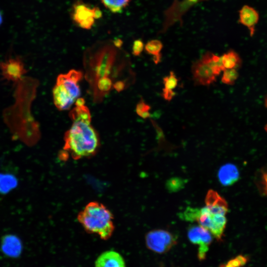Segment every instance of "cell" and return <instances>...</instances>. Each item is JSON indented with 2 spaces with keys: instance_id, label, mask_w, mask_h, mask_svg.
Instances as JSON below:
<instances>
[{
  "instance_id": "5",
  "label": "cell",
  "mask_w": 267,
  "mask_h": 267,
  "mask_svg": "<svg viewBox=\"0 0 267 267\" xmlns=\"http://www.w3.org/2000/svg\"><path fill=\"white\" fill-rule=\"evenodd\" d=\"M209 0H174L173 3L163 12L164 21L162 27L158 34L166 32L168 29L177 22L182 26L183 16L193 6L199 2Z\"/></svg>"
},
{
  "instance_id": "15",
  "label": "cell",
  "mask_w": 267,
  "mask_h": 267,
  "mask_svg": "<svg viewBox=\"0 0 267 267\" xmlns=\"http://www.w3.org/2000/svg\"><path fill=\"white\" fill-rule=\"evenodd\" d=\"M239 177V173L236 166L227 163L221 166L218 172L220 182L223 186H230L236 182Z\"/></svg>"
},
{
  "instance_id": "11",
  "label": "cell",
  "mask_w": 267,
  "mask_h": 267,
  "mask_svg": "<svg viewBox=\"0 0 267 267\" xmlns=\"http://www.w3.org/2000/svg\"><path fill=\"white\" fill-rule=\"evenodd\" d=\"M52 96L55 107L60 111L69 109L76 100L60 84L56 83L52 89Z\"/></svg>"
},
{
  "instance_id": "21",
  "label": "cell",
  "mask_w": 267,
  "mask_h": 267,
  "mask_svg": "<svg viewBox=\"0 0 267 267\" xmlns=\"http://www.w3.org/2000/svg\"><path fill=\"white\" fill-rule=\"evenodd\" d=\"M102 4L113 13L123 11L130 3L131 0H100Z\"/></svg>"
},
{
  "instance_id": "23",
  "label": "cell",
  "mask_w": 267,
  "mask_h": 267,
  "mask_svg": "<svg viewBox=\"0 0 267 267\" xmlns=\"http://www.w3.org/2000/svg\"><path fill=\"white\" fill-rule=\"evenodd\" d=\"M178 79L175 72L171 71L169 74L163 78L164 88L168 90H174L177 87Z\"/></svg>"
},
{
  "instance_id": "36",
  "label": "cell",
  "mask_w": 267,
  "mask_h": 267,
  "mask_svg": "<svg viewBox=\"0 0 267 267\" xmlns=\"http://www.w3.org/2000/svg\"><path fill=\"white\" fill-rule=\"evenodd\" d=\"M2 13L1 12V11L0 10V25L1 24L2 22Z\"/></svg>"
},
{
  "instance_id": "2",
  "label": "cell",
  "mask_w": 267,
  "mask_h": 267,
  "mask_svg": "<svg viewBox=\"0 0 267 267\" xmlns=\"http://www.w3.org/2000/svg\"><path fill=\"white\" fill-rule=\"evenodd\" d=\"M64 140L63 152L75 160L93 156L100 146L99 135L90 123L80 121H73Z\"/></svg>"
},
{
  "instance_id": "35",
  "label": "cell",
  "mask_w": 267,
  "mask_h": 267,
  "mask_svg": "<svg viewBox=\"0 0 267 267\" xmlns=\"http://www.w3.org/2000/svg\"><path fill=\"white\" fill-rule=\"evenodd\" d=\"M220 267H234L232 265H231L229 263L227 262V264L225 265H222L220 266Z\"/></svg>"
},
{
  "instance_id": "22",
  "label": "cell",
  "mask_w": 267,
  "mask_h": 267,
  "mask_svg": "<svg viewBox=\"0 0 267 267\" xmlns=\"http://www.w3.org/2000/svg\"><path fill=\"white\" fill-rule=\"evenodd\" d=\"M238 77V73L236 69H224L223 71L221 81L227 85H232Z\"/></svg>"
},
{
  "instance_id": "9",
  "label": "cell",
  "mask_w": 267,
  "mask_h": 267,
  "mask_svg": "<svg viewBox=\"0 0 267 267\" xmlns=\"http://www.w3.org/2000/svg\"><path fill=\"white\" fill-rule=\"evenodd\" d=\"M0 69L4 79L17 82L27 72L24 63L19 57L10 58L0 62Z\"/></svg>"
},
{
  "instance_id": "33",
  "label": "cell",
  "mask_w": 267,
  "mask_h": 267,
  "mask_svg": "<svg viewBox=\"0 0 267 267\" xmlns=\"http://www.w3.org/2000/svg\"><path fill=\"white\" fill-rule=\"evenodd\" d=\"M112 43L115 47L120 49L123 43V41L119 38L115 39L112 41Z\"/></svg>"
},
{
  "instance_id": "17",
  "label": "cell",
  "mask_w": 267,
  "mask_h": 267,
  "mask_svg": "<svg viewBox=\"0 0 267 267\" xmlns=\"http://www.w3.org/2000/svg\"><path fill=\"white\" fill-rule=\"evenodd\" d=\"M17 178L13 174L0 173V194H6L18 185Z\"/></svg>"
},
{
  "instance_id": "3",
  "label": "cell",
  "mask_w": 267,
  "mask_h": 267,
  "mask_svg": "<svg viewBox=\"0 0 267 267\" xmlns=\"http://www.w3.org/2000/svg\"><path fill=\"white\" fill-rule=\"evenodd\" d=\"M228 211L227 206L205 205L200 208L187 207L178 214V217L186 222H196L208 230L217 240L221 241L227 223Z\"/></svg>"
},
{
  "instance_id": "1",
  "label": "cell",
  "mask_w": 267,
  "mask_h": 267,
  "mask_svg": "<svg viewBox=\"0 0 267 267\" xmlns=\"http://www.w3.org/2000/svg\"><path fill=\"white\" fill-rule=\"evenodd\" d=\"M119 49L112 42H99L85 51V76L90 90L99 80L110 79L115 83L126 72H132L128 56Z\"/></svg>"
},
{
  "instance_id": "14",
  "label": "cell",
  "mask_w": 267,
  "mask_h": 267,
  "mask_svg": "<svg viewBox=\"0 0 267 267\" xmlns=\"http://www.w3.org/2000/svg\"><path fill=\"white\" fill-rule=\"evenodd\" d=\"M95 267H126L123 257L114 251L102 253L95 262Z\"/></svg>"
},
{
  "instance_id": "6",
  "label": "cell",
  "mask_w": 267,
  "mask_h": 267,
  "mask_svg": "<svg viewBox=\"0 0 267 267\" xmlns=\"http://www.w3.org/2000/svg\"><path fill=\"white\" fill-rule=\"evenodd\" d=\"M177 242L174 235L165 229H153L149 231L145 236L147 247L156 253L163 254L167 252Z\"/></svg>"
},
{
  "instance_id": "7",
  "label": "cell",
  "mask_w": 267,
  "mask_h": 267,
  "mask_svg": "<svg viewBox=\"0 0 267 267\" xmlns=\"http://www.w3.org/2000/svg\"><path fill=\"white\" fill-rule=\"evenodd\" d=\"M191 73L197 86H209L216 81L217 76L212 66L203 55L192 64Z\"/></svg>"
},
{
  "instance_id": "10",
  "label": "cell",
  "mask_w": 267,
  "mask_h": 267,
  "mask_svg": "<svg viewBox=\"0 0 267 267\" xmlns=\"http://www.w3.org/2000/svg\"><path fill=\"white\" fill-rule=\"evenodd\" d=\"M83 76V74L81 71L73 69L66 74L59 75L56 83L62 84L76 100L81 95L78 83L81 80Z\"/></svg>"
},
{
  "instance_id": "37",
  "label": "cell",
  "mask_w": 267,
  "mask_h": 267,
  "mask_svg": "<svg viewBox=\"0 0 267 267\" xmlns=\"http://www.w3.org/2000/svg\"><path fill=\"white\" fill-rule=\"evenodd\" d=\"M266 131H267V125L266 127Z\"/></svg>"
},
{
  "instance_id": "25",
  "label": "cell",
  "mask_w": 267,
  "mask_h": 267,
  "mask_svg": "<svg viewBox=\"0 0 267 267\" xmlns=\"http://www.w3.org/2000/svg\"><path fill=\"white\" fill-rule=\"evenodd\" d=\"M184 185V182L180 178H172L169 179L166 183V187L170 192H176L182 188Z\"/></svg>"
},
{
  "instance_id": "31",
  "label": "cell",
  "mask_w": 267,
  "mask_h": 267,
  "mask_svg": "<svg viewBox=\"0 0 267 267\" xmlns=\"http://www.w3.org/2000/svg\"><path fill=\"white\" fill-rule=\"evenodd\" d=\"M92 16L95 20L99 19L102 17L103 13L99 7L97 6L93 7Z\"/></svg>"
},
{
  "instance_id": "30",
  "label": "cell",
  "mask_w": 267,
  "mask_h": 267,
  "mask_svg": "<svg viewBox=\"0 0 267 267\" xmlns=\"http://www.w3.org/2000/svg\"><path fill=\"white\" fill-rule=\"evenodd\" d=\"M129 85L124 80H118L113 84V88L118 92L124 90Z\"/></svg>"
},
{
  "instance_id": "16",
  "label": "cell",
  "mask_w": 267,
  "mask_h": 267,
  "mask_svg": "<svg viewBox=\"0 0 267 267\" xmlns=\"http://www.w3.org/2000/svg\"><path fill=\"white\" fill-rule=\"evenodd\" d=\"M71 12V19L78 26L83 21L93 17V7L82 0H77L74 2Z\"/></svg>"
},
{
  "instance_id": "28",
  "label": "cell",
  "mask_w": 267,
  "mask_h": 267,
  "mask_svg": "<svg viewBox=\"0 0 267 267\" xmlns=\"http://www.w3.org/2000/svg\"><path fill=\"white\" fill-rule=\"evenodd\" d=\"M176 93L174 90H171L163 88L162 91V96L166 101H170L175 96Z\"/></svg>"
},
{
  "instance_id": "20",
  "label": "cell",
  "mask_w": 267,
  "mask_h": 267,
  "mask_svg": "<svg viewBox=\"0 0 267 267\" xmlns=\"http://www.w3.org/2000/svg\"><path fill=\"white\" fill-rule=\"evenodd\" d=\"M69 115L73 122L80 121L87 123H91L89 110L85 105L73 108L69 112Z\"/></svg>"
},
{
  "instance_id": "4",
  "label": "cell",
  "mask_w": 267,
  "mask_h": 267,
  "mask_svg": "<svg viewBox=\"0 0 267 267\" xmlns=\"http://www.w3.org/2000/svg\"><path fill=\"white\" fill-rule=\"evenodd\" d=\"M77 219L87 232L96 234L103 240L110 238L115 229L112 213L98 202L87 204L79 213Z\"/></svg>"
},
{
  "instance_id": "32",
  "label": "cell",
  "mask_w": 267,
  "mask_h": 267,
  "mask_svg": "<svg viewBox=\"0 0 267 267\" xmlns=\"http://www.w3.org/2000/svg\"><path fill=\"white\" fill-rule=\"evenodd\" d=\"M236 257L240 262L242 266L245 265L248 261V258L244 256L240 255L237 256Z\"/></svg>"
},
{
  "instance_id": "26",
  "label": "cell",
  "mask_w": 267,
  "mask_h": 267,
  "mask_svg": "<svg viewBox=\"0 0 267 267\" xmlns=\"http://www.w3.org/2000/svg\"><path fill=\"white\" fill-rule=\"evenodd\" d=\"M259 186L261 193L267 196V169L263 171L261 173Z\"/></svg>"
},
{
  "instance_id": "18",
  "label": "cell",
  "mask_w": 267,
  "mask_h": 267,
  "mask_svg": "<svg viewBox=\"0 0 267 267\" xmlns=\"http://www.w3.org/2000/svg\"><path fill=\"white\" fill-rule=\"evenodd\" d=\"M163 48V44L161 41L154 39L149 41L144 45L145 51L153 56V60L155 64H158L161 60V51Z\"/></svg>"
},
{
  "instance_id": "19",
  "label": "cell",
  "mask_w": 267,
  "mask_h": 267,
  "mask_svg": "<svg viewBox=\"0 0 267 267\" xmlns=\"http://www.w3.org/2000/svg\"><path fill=\"white\" fill-rule=\"evenodd\" d=\"M222 61L224 69H237L241 63L238 54L233 50H229L221 55Z\"/></svg>"
},
{
  "instance_id": "8",
  "label": "cell",
  "mask_w": 267,
  "mask_h": 267,
  "mask_svg": "<svg viewBox=\"0 0 267 267\" xmlns=\"http://www.w3.org/2000/svg\"><path fill=\"white\" fill-rule=\"evenodd\" d=\"M187 237L191 243L198 246L199 259L204 260L212 242V234L208 230L199 225H190L187 228Z\"/></svg>"
},
{
  "instance_id": "34",
  "label": "cell",
  "mask_w": 267,
  "mask_h": 267,
  "mask_svg": "<svg viewBox=\"0 0 267 267\" xmlns=\"http://www.w3.org/2000/svg\"><path fill=\"white\" fill-rule=\"evenodd\" d=\"M76 106H82L85 105V100L84 98L81 97H78L75 100Z\"/></svg>"
},
{
  "instance_id": "13",
  "label": "cell",
  "mask_w": 267,
  "mask_h": 267,
  "mask_svg": "<svg viewBox=\"0 0 267 267\" xmlns=\"http://www.w3.org/2000/svg\"><path fill=\"white\" fill-rule=\"evenodd\" d=\"M22 241L17 236L14 234H6L2 238L1 249L8 257H18L22 252Z\"/></svg>"
},
{
  "instance_id": "27",
  "label": "cell",
  "mask_w": 267,
  "mask_h": 267,
  "mask_svg": "<svg viewBox=\"0 0 267 267\" xmlns=\"http://www.w3.org/2000/svg\"><path fill=\"white\" fill-rule=\"evenodd\" d=\"M144 48V44L140 39L134 41L132 46V53L134 56H138L140 55Z\"/></svg>"
},
{
  "instance_id": "12",
  "label": "cell",
  "mask_w": 267,
  "mask_h": 267,
  "mask_svg": "<svg viewBox=\"0 0 267 267\" xmlns=\"http://www.w3.org/2000/svg\"><path fill=\"white\" fill-rule=\"evenodd\" d=\"M259 20L258 12L250 6L244 5L239 11L238 22L248 28L251 36L254 35Z\"/></svg>"
},
{
  "instance_id": "24",
  "label": "cell",
  "mask_w": 267,
  "mask_h": 267,
  "mask_svg": "<svg viewBox=\"0 0 267 267\" xmlns=\"http://www.w3.org/2000/svg\"><path fill=\"white\" fill-rule=\"evenodd\" d=\"M150 106L141 98L136 104L135 111L139 117L145 119L150 117Z\"/></svg>"
},
{
  "instance_id": "29",
  "label": "cell",
  "mask_w": 267,
  "mask_h": 267,
  "mask_svg": "<svg viewBox=\"0 0 267 267\" xmlns=\"http://www.w3.org/2000/svg\"><path fill=\"white\" fill-rule=\"evenodd\" d=\"M95 20L93 17H90L81 22L78 26L82 29L89 30L92 28L95 23Z\"/></svg>"
}]
</instances>
